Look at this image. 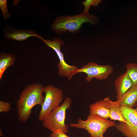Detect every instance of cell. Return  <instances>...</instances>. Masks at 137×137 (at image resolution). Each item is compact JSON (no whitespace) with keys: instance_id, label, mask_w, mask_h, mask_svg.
Returning <instances> with one entry per match:
<instances>
[{"instance_id":"obj_5","label":"cell","mask_w":137,"mask_h":137,"mask_svg":"<svg viewBox=\"0 0 137 137\" xmlns=\"http://www.w3.org/2000/svg\"><path fill=\"white\" fill-rule=\"evenodd\" d=\"M43 91L45 96L38 117L40 121H43L53 110L60 106L63 98L62 91L52 85L44 87Z\"/></svg>"},{"instance_id":"obj_2","label":"cell","mask_w":137,"mask_h":137,"mask_svg":"<svg viewBox=\"0 0 137 137\" xmlns=\"http://www.w3.org/2000/svg\"><path fill=\"white\" fill-rule=\"evenodd\" d=\"M89 23L92 25H97L98 18L89 12H83L73 16L61 15L56 17L50 26L51 30L55 33L60 34L68 31L71 33L78 32L82 28V24Z\"/></svg>"},{"instance_id":"obj_20","label":"cell","mask_w":137,"mask_h":137,"mask_svg":"<svg viewBox=\"0 0 137 137\" xmlns=\"http://www.w3.org/2000/svg\"><path fill=\"white\" fill-rule=\"evenodd\" d=\"M135 106H136V107L135 108H134V109L136 111H137V102L135 105Z\"/></svg>"},{"instance_id":"obj_9","label":"cell","mask_w":137,"mask_h":137,"mask_svg":"<svg viewBox=\"0 0 137 137\" xmlns=\"http://www.w3.org/2000/svg\"><path fill=\"white\" fill-rule=\"evenodd\" d=\"M3 36L7 39L16 41H25L31 37H35L41 40L43 37L40 35L35 29H22L10 25L2 27Z\"/></svg>"},{"instance_id":"obj_10","label":"cell","mask_w":137,"mask_h":137,"mask_svg":"<svg viewBox=\"0 0 137 137\" xmlns=\"http://www.w3.org/2000/svg\"><path fill=\"white\" fill-rule=\"evenodd\" d=\"M114 85L118 100L130 89L133 84L126 72L115 79Z\"/></svg>"},{"instance_id":"obj_18","label":"cell","mask_w":137,"mask_h":137,"mask_svg":"<svg viewBox=\"0 0 137 137\" xmlns=\"http://www.w3.org/2000/svg\"><path fill=\"white\" fill-rule=\"evenodd\" d=\"M11 106L10 102L0 100V112H7L11 109Z\"/></svg>"},{"instance_id":"obj_8","label":"cell","mask_w":137,"mask_h":137,"mask_svg":"<svg viewBox=\"0 0 137 137\" xmlns=\"http://www.w3.org/2000/svg\"><path fill=\"white\" fill-rule=\"evenodd\" d=\"M121 111L128 124L119 122L116 124V129L126 137H137V117L135 109L121 106Z\"/></svg>"},{"instance_id":"obj_15","label":"cell","mask_w":137,"mask_h":137,"mask_svg":"<svg viewBox=\"0 0 137 137\" xmlns=\"http://www.w3.org/2000/svg\"><path fill=\"white\" fill-rule=\"evenodd\" d=\"M126 67V72L132 82L133 85H137V63H127Z\"/></svg>"},{"instance_id":"obj_21","label":"cell","mask_w":137,"mask_h":137,"mask_svg":"<svg viewBox=\"0 0 137 137\" xmlns=\"http://www.w3.org/2000/svg\"><path fill=\"white\" fill-rule=\"evenodd\" d=\"M135 113L137 117V111H136L135 110Z\"/></svg>"},{"instance_id":"obj_7","label":"cell","mask_w":137,"mask_h":137,"mask_svg":"<svg viewBox=\"0 0 137 137\" xmlns=\"http://www.w3.org/2000/svg\"><path fill=\"white\" fill-rule=\"evenodd\" d=\"M113 67L110 65H99L97 63L89 62L82 66L80 68H77L74 72V75L78 73H85L87 76L85 79L90 82L94 78L100 81L106 79L113 71Z\"/></svg>"},{"instance_id":"obj_13","label":"cell","mask_w":137,"mask_h":137,"mask_svg":"<svg viewBox=\"0 0 137 137\" xmlns=\"http://www.w3.org/2000/svg\"><path fill=\"white\" fill-rule=\"evenodd\" d=\"M117 100L121 106L133 108L137 102V85H133Z\"/></svg>"},{"instance_id":"obj_17","label":"cell","mask_w":137,"mask_h":137,"mask_svg":"<svg viewBox=\"0 0 137 137\" xmlns=\"http://www.w3.org/2000/svg\"><path fill=\"white\" fill-rule=\"evenodd\" d=\"M102 1L101 0H87L84 1L81 3L84 7L83 12H89L91 6L94 7L97 6Z\"/></svg>"},{"instance_id":"obj_4","label":"cell","mask_w":137,"mask_h":137,"mask_svg":"<svg viewBox=\"0 0 137 137\" xmlns=\"http://www.w3.org/2000/svg\"><path fill=\"white\" fill-rule=\"evenodd\" d=\"M72 100L67 96L62 104L53 110L42 121V126L52 132L61 130L65 133L68 132V126L65 123L66 111L70 108Z\"/></svg>"},{"instance_id":"obj_19","label":"cell","mask_w":137,"mask_h":137,"mask_svg":"<svg viewBox=\"0 0 137 137\" xmlns=\"http://www.w3.org/2000/svg\"><path fill=\"white\" fill-rule=\"evenodd\" d=\"M49 137H70L67 135L62 130H57L52 132L50 134Z\"/></svg>"},{"instance_id":"obj_16","label":"cell","mask_w":137,"mask_h":137,"mask_svg":"<svg viewBox=\"0 0 137 137\" xmlns=\"http://www.w3.org/2000/svg\"><path fill=\"white\" fill-rule=\"evenodd\" d=\"M0 9L4 20L6 21L8 19L11 17V15L8 10L7 0H0Z\"/></svg>"},{"instance_id":"obj_14","label":"cell","mask_w":137,"mask_h":137,"mask_svg":"<svg viewBox=\"0 0 137 137\" xmlns=\"http://www.w3.org/2000/svg\"><path fill=\"white\" fill-rule=\"evenodd\" d=\"M16 56L13 54L2 52L0 54V80L6 70L13 65Z\"/></svg>"},{"instance_id":"obj_1","label":"cell","mask_w":137,"mask_h":137,"mask_svg":"<svg viewBox=\"0 0 137 137\" xmlns=\"http://www.w3.org/2000/svg\"><path fill=\"white\" fill-rule=\"evenodd\" d=\"M43 88L40 83L27 85L24 88L16 104L19 121L26 122L30 117L33 107L37 105H42L45 97L42 94Z\"/></svg>"},{"instance_id":"obj_3","label":"cell","mask_w":137,"mask_h":137,"mask_svg":"<svg viewBox=\"0 0 137 137\" xmlns=\"http://www.w3.org/2000/svg\"><path fill=\"white\" fill-rule=\"evenodd\" d=\"M77 123L70 124L69 126L78 129H84L88 131L90 137H104L103 135L110 127H115L113 121L103 119L98 116L89 114L85 121L79 118Z\"/></svg>"},{"instance_id":"obj_12","label":"cell","mask_w":137,"mask_h":137,"mask_svg":"<svg viewBox=\"0 0 137 137\" xmlns=\"http://www.w3.org/2000/svg\"><path fill=\"white\" fill-rule=\"evenodd\" d=\"M106 101L110 110L109 118L111 120H117L126 123H128L123 116L121 111V105L119 101L111 100L109 97L104 98Z\"/></svg>"},{"instance_id":"obj_11","label":"cell","mask_w":137,"mask_h":137,"mask_svg":"<svg viewBox=\"0 0 137 137\" xmlns=\"http://www.w3.org/2000/svg\"><path fill=\"white\" fill-rule=\"evenodd\" d=\"M89 109L90 114L96 115L106 120L109 118L110 110L105 99L90 105Z\"/></svg>"},{"instance_id":"obj_6","label":"cell","mask_w":137,"mask_h":137,"mask_svg":"<svg viewBox=\"0 0 137 137\" xmlns=\"http://www.w3.org/2000/svg\"><path fill=\"white\" fill-rule=\"evenodd\" d=\"M48 46L52 49L56 54L59 60L57 66L58 68V74L61 77H67L68 80H71L74 76V71L78 68L75 65H71L66 63L64 59L63 54L60 49L61 47L64 42L61 39L56 37L53 41L48 39H41Z\"/></svg>"}]
</instances>
